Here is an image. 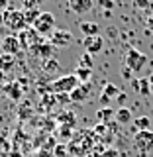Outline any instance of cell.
Instances as JSON below:
<instances>
[{"label":"cell","instance_id":"cell-1","mask_svg":"<svg viewBox=\"0 0 153 157\" xmlns=\"http://www.w3.org/2000/svg\"><path fill=\"white\" fill-rule=\"evenodd\" d=\"M78 85H81V82L77 81L75 75H65V77H59L55 81H51L49 90H51L53 94H71Z\"/></svg>","mask_w":153,"mask_h":157},{"label":"cell","instance_id":"cell-2","mask_svg":"<svg viewBox=\"0 0 153 157\" xmlns=\"http://www.w3.org/2000/svg\"><path fill=\"white\" fill-rule=\"evenodd\" d=\"M4 16V26L10 28L12 32H24L28 28L26 20H24V10H14V8H8L6 12H2Z\"/></svg>","mask_w":153,"mask_h":157},{"label":"cell","instance_id":"cell-3","mask_svg":"<svg viewBox=\"0 0 153 157\" xmlns=\"http://www.w3.org/2000/svg\"><path fill=\"white\" fill-rule=\"evenodd\" d=\"M32 28L36 29L39 36H51L55 32V16L51 12H41Z\"/></svg>","mask_w":153,"mask_h":157},{"label":"cell","instance_id":"cell-4","mask_svg":"<svg viewBox=\"0 0 153 157\" xmlns=\"http://www.w3.org/2000/svg\"><path fill=\"white\" fill-rule=\"evenodd\" d=\"M124 63H126V67L132 69L134 73H140L141 69L145 67V63H147V55H143L141 51H137L136 47H130V49L126 51Z\"/></svg>","mask_w":153,"mask_h":157},{"label":"cell","instance_id":"cell-5","mask_svg":"<svg viewBox=\"0 0 153 157\" xmlns=\"http://www.w3.org/2000/svg\"><path fill=\"white\" fill-rule=\"evenodd\" d=\"M134 147L140 153H149V151H153V132L151 130L137 132L134 136Z\"/></svg>","mask_w":153,"mask_h":157},{"label":"cell","instance_id":"cell-6","mask_svg":"<svg viewBox=\"0 0 153 157\" xmlns=\"http://www.w3.org/2000/svg\"><path fill=\"white\" fill-rule=\"evenodd\" d=\"M16 36H18L20 47H29V49H33L36 45H39V43L43 41V36H39V33H37L33 28H26L24 32L16 33Z\"/></svg>","mask_w":153,"mask_h":157},{"label":"cell","instance_id":"cell-7","mask_svg":"<svg viewBox=\"0 0 153 157\" xmlns=\"http://www.w3.org/2000/svg\"><path fill=\"white\" fill-rule=\"evenodd\" d=\"M73 41V33L69 29H55V32L49 36V43L55 47H67Z\"/></svg>","mask_w":153,"mask_h":157},{"label":"cell","instance_id":"cell-8","mask_svg":"<svg viewBox=\"0 0 153 157\" xmlns=\"http://www.w3.org/2000/svg\"><path fill=\"white\" fill-rule=\"evenodd\" d=\"M82 47L86 49V53L90 55H96L104 49V37L98 33V36H90V37H85L82 39Z\"/></svg>","mask_w":153,"mask_h":157},{"label":"cell","instance_id":"cell-9","mask_svg":"<svg viewBox=\"0 0 153 157\" xmlns=\"http://www.w3.org/2000/svg\"><path fill=\"white\" fill-rule=\"evenodd\" d=\"M0 49H2V53H8V55H16V53L20 51V41H18V36H6L2 37V45H0Z\"/></svg>","mask_w":153,"mask_h":157},{"label":"cell","instance_id":"cell-10","mask_svg":"<svg viewBox=\"0 0 153 157\" xmlns=\"http://www.w3.org/2000/svg\"><path fill=\"white\" fill-rule=\"evenodd\" d=\"M94 6V0H69V8L75 14L82 16V14H88Z\"/></svg>","mask_w":153,"mask_h":157},{"label":"cell","instance_id":"cell-11","mask_svg":"<svg viewBox=\"0 0 153 157\" xmlns=\"http://www.w3.org/2000/svg\"><path fill=\"white\" fill-rule=\"evenodd\" d=\"M55 45H51V43H47V41H41L39 45H36L32 49L33 53H36L37 57H41V61H47V59H53V53H55Z\"/></svg>","mask_w":153,"mask_h":157},{"label":"cell","instance_id":"cell-12","mask_svg":"<svg viewBox=\"0 0 153 157\" xmlns=\"http://www.w3.org/2000/svg\"><path fill=\"white\" fill-rule=\"evenodd\" d=\"M88 94H90V88H88V85H78L69 96H71V102H85L86 98H88Z\"/></svg>","mask_w":153,"mask_h":157},{"label":"cell","instance_id":"cell-13","mask_svg":"<svg viewBox=\"0 0 153 157\" xmlns=\"http://www.w3.org/2000/svg\"><path fill=\"white\" fill-rule=\"evenodd\" d=\"M14 65H16V59H14V55H8V53H0V71L8 73L12 71Z\"/></svg>","mask_w":153,"mask_h":157},{"label":"cell","instance_id":"cell-14","mask_svg":"<svg viewBox=\"0 0 153 157\" xmlns=\"http://www.w3.org/2000/svg\"><path fill=\"white\" fill-rule=\"evenodd\" d=\"M81 32L85 33V37H90V36H98L100 28L94 22H81Z\"/></svg>","mask_w":153,"mask_h":157},{"label":"cell","instance_id":"cell-15","mask_svg":"<svg viewBox=\"0 0 153 157\" xmlns=\"http://www.w3.org/2000/svg\"><path fill=\"white\" fill-rule=\"evenodd\" d=\"M73 75L77 77V81L81 82V85H86V82H88V81L92 78V71H90V69H82V67H77Z\"/></svg>","mask_w":153,"mask_h":157},{"label":"cell","instance_id":"cell-16","mask_svg":"<svg viewBox=\"0 0 153 157\" xmlns=\"http://www.w3.org/2000/svg\"><path fill=\"white\" fill-rule=\"evenodd\" d=\"M116 120L120 122V124H130V122H132V110L126 108V106L118 108V110H116Z\"/></svg>","mask_w":153,"mask_h":157},{"label":"cell","instance_id":"cell-17","mask_svg":"<svg viewBox=\"0 0 153 157\" xmlns=\"http://www.w3.org/2000/svg\"><path fill=\"white\" fill-rule=\"evenodd\" d=\"M39 14H41V10H39V8H33V10H24V20H26L28 28H32L33 24H36V20L39 18Z\"/></svg>","mask_w":153,"mask_h":157},{"label":"cell","instance_id":"cell-18","mask_svg":"<svg viewBox=\"0 0 153 157\" xmlns=\"http://www.w3.org/2000/svg\"><path fill=\"white\" fill-rule=\"evenodd\" d=\"M114 114H116V112L112 110L110 106H106V108H100V110L96 112V118L100 120V124H104V122H108V120H110V118L114 116Z\"/></svg>","mask_w":153,"mask_h":157},{"label":"cell","instance_id":"cell-19","mask_svg":"<svg viewBox=\"0 0 153 157\" xmlns=\"http://www.w3.org/2000/svg\"><path fill=\"white\" fill-rule=\"evenodd\" d=\"M120 92H122V90H120L116 85H112V82H106V85L102 86V94H106L108 98H116Z\"/></svg>","mask_w":153,"mask_h":157},{"label":"cell","instance_id":"cell-20","mask_svg":"<svg viewBox=\"0 0 153 157\" xmlns=\"http://www.w3.org/2000/svg\"><path fill=\"white\" fill-rule=\"evenodd\" d=\"M136 90H140V94H143V96H149L151 94L149 78H140V81H137V88H136Z\"/></svg>","mask_w":153,"mask_h":157},{"label":"cell","instance_id":"cell-21","mask_svg":"<svg viewBox=\"0 0 153 157\" xmlns=\"http://www.w3.org/2000/svg\"><path fill=\"white\" fill-rule=\"evenodd\" d=\"M134 8L136 10H143V12H149L153 8V0H134Z\"/></svg>","mask_w":153,"mask_h":157},{"label":"cell","instance_id":"cell-22","mask_svg":"<svg viewBox=\"0 0 153 157\" xmlns=\"http://www.w3.org/2000/svg\"><path fill=\"white\" fill-rule=\"evenodd\" d=\"M149 126H151V120L147 116H140L136 120V128H137V132H143V130H149Z\"/></svg>","mask_w":153,"mask_h":157},{"label":"cell","instance_id":"cell-23","mask_svg":"<svg viewBox=\"0 0 153 157\" xmlns=\"http://www.w3.org/2000/svg\"><path fill=\"white\" fill-rule=\"evenodd\" d=\"M92 65H94V61H92V55L85 51V53L81 55V65H78V67H82V69H90V71H92Z\"/></svg>","mask_w":153,"mask_h":157},{"label":"cell","instance_id":"cell-24","mask_svg":"<svg viewBox=\"0 0 153 157\" xmlns=\"http://www.w3.org/2000/svg\"><path fill=\"white\" fill-rule=\"evenodd\" d=\"M10 92V98L12 100H20V96H22V86H20V82H12V86L8 88Z\"/></svg>","mask_w":153,"mask_h":157},{"label":"cell","instance_id":"cell-25","mask_svg":"<svg viewBox=\"0 0 153 157\" xmlns=\"http://www.w3.org/2000/svg\"><path fill=\"white\" fill-rule=\"evenodd\" d=\"M59 122H63L65 128H73V126H75V116H73L71 112H65V114L59 116Z\"/></svg>","mask_w":153,"mask_h":157},{"label":"cell","instance_id":"cell-26","mask_svg":"<svg viewBox=\"0 0 153 157\" xmlns=\"http://www.w3.org/2000/svg\"><path fill=\"white\" fill-rule=\"evenodd\" d=\"M20 4H22L24 10H33V8H39V4L45 2V0H18Z\"/></svg>","mask_w":153,"mask_h":157},{"label":"cell","instance_id":"cell-27","mask_svg":"<svg viewBox=\"0 0 153 157\" xmlns=\"http://www.w3.org/2000/svg\"><path fill=\"white\" fill-rule=\"evenodd\" d=\"M41 67H43V71H47V73H55L59 69V63L55 61V59H47V61L41 63Z\"/></svg>","mask_w":153,"mask_h":157},{"label":"cell","instance_id":"cell-28","mask_svg":"<svg viewBox=\"0 0 153 157\" xmlns=\"http://www.w3.org/2000/svg\"><path fill=\"white\" fill-rule=\"evenodd\" d=\"M98 4H100L104 10H112V8H114V0H98Z\"/></svg>","mask_w":153,"mask_h":157},{"label":"cell","instance_id":"cell-29","mask_svg":"<svg viewBox=\"0 0 153 157\" xmlns=\"http://www.w3.org/2000/svg\"><path fill=\"white\" fill-rule=\"evenodd\" d=\"M126 100H128V94H126V92H124V90H122V92H120V94H118V96H116V102H118V104H120V108H122V106H124V104H126Z\"/></svg>","mask_w":153,"mask_h":157},{"label":"cell","instance_id":"cell-30","mask_svg":"<svg viewBox=\"0 0 153 157\" xmlns=\"http://www.w3.org/2000/svg\"><path fill=\"white\" fill-rule=\"evenodd\" d=\"M57 102H63V104H67V102H71V96L69 94H55Z\"/></svg>","mask_w":153,"mask_h":157},{"label":"cell","instance_id":"cell-31","mask_svg":"<svg viewBox=\"0 0 153 157\" xmlns=\"http://www.w3.org/2000/svg\"><path fill=\"white\" fill-rule=\"evenodd\" d=\"M132 73H134V71H132V69H128V67L124 65V69H122V77L128 78V81H132Z\"/></svg>","mask_w":153,"mask_h":157},{"label":"cell","instance_id":"cell-32","mask_svg":"<svg viewBox=\"0 0 153 157\" xmlns=\"http://www.w3.org/2000/svg\"><path fill=\"white\" fill-rule=\"evenodd\" d=\"M100 157H118V151L116 149H106V151H102Z\"/></svg>","mask_w":153,"mask_h":157},{"label":"cell","instance_id":"cell-33","mask_svg":"<svg viewBox=\"0 0 153 157\" xmlns=\"http://www.w3.org/2000/svg\"><path fill=\"white\" fill-rule=\"evenodd\" d=\"M98 100H100V106H102V108H106L108 104H110V98H108L106 94H100V98H98Z\"/></svg>","mask_w":153,"mask_h":157},{"label":"cell","instance_id":"cell-34","mask_svg":"<svg viewBox=\"0 0 153 157\" xmlns=\"http://www.w3.org/2000/svg\"><path fill=\"white\" fill-rule=\"evenodd\" d=\"M8 8H10V0H0V14L6 12Z\"/></svg>","mask_w":153,"mask_h":157},{"label":"cell","instance_id":"cell-35","mask_svg":"<svg viewBox=\"0 0 153 157\" xmlns=\"http://www.w3.org/2000/svg\"><path fill=\"white\" fill-rule=\"evenodd\" d=\"M104 126H106V124H98V126L94 128V132H96V134H104Z\"/></svg>","mask_w":153,"mask_h":157},{"label":"cell","instance_id":"cell-36","mask_svg":"<svg viewBox=\"0 0 153 157\" xmlns=\"http://www.w3.org/2000/svg\"><path fill=\"white\" fill-rule=\"evenodd\" d=\"M145 24H147V29H149V32H153V18H151V16L147 18V22H145Z\"/></svg>","mask_w":153,"mask_h":157},{"label":"cell","instance_id":"cell-37","mask_svg":"<svg viewBox=\"0 0 153 157\" xmlns=\"http://www.w3.org/2000/svg\"><path fill=\"white\" fill-rule=\"evenodd\" d=\"M4 81H6V73H4V71H0V85H2Z\"/></svg>","mask_w":153,"mask_h":157},{"label":"cell","instance_id":"cell-38","mask_svg":"<svg viewBox=\"0 0 153 157\" xmlns=\"http://www.w3.org/2000/svg\"><path fill=\"white\" fill-rule=\"evenodd\" d=\"M147 78H149V85H151V94H153V75H151V77H147Z\"/></svg>","mask_w":153,"mask_h":157},{"label":"cell","instance_id":"cell-39","mask_svg":"<svg viewBox=\"0 0 153 157\" xmlns=\"http://www.w3.org/2000/svg\"><path fill=\"white\" fill-rule=\"evenodd\" d=\"M0 26H4V16L0 14Z\"/></svg>","mask_w":153,"mask_h":157},{"label":"cell","instance_id":"cell-40","mask_svg":"<svg viewBox=\"0 0 153 157\" xmlns=\"http://www.w3.org/2000/svg\"><path fill=\"white\" fill-rule=\"evenodd\" d=\"M147 14H149V16L153 18V8H151V10H149V12H147Z\"/></svg>","mask_w":153,"mask_h":157},{"label":"cell","instance_id":"cell-41","mask_svg":"<svg viewBox=\"0 0 153 157\" xmlns=\"http://www.w3.org/2000/svg\"><path fill=\"white\" fill-rule=\"evenodd\" d=\"M0 45H2V37H0Z\"/></svg>","mask_w":153,"mask_h":157}]
</instances>
